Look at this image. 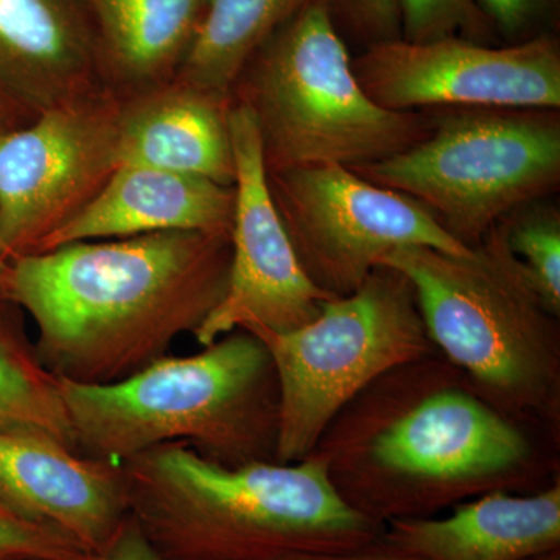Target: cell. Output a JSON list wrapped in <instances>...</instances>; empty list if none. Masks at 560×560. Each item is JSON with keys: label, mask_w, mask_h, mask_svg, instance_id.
<instances>
[{"label": "cell", "mask_w": 560, "mask_h": 560, "mask_svg": "<svg viewBox=\"0 0 560 560\" xmlns=\"http://www.w3.org/2000/svg\"><path fill=\"white\" fill-rule=\"evenodd\" d=\"M91 560H167L161 555L149 539L143 536L142 530L128 515L121 528L117 530L114 539L92 556Z\"/></svg>", "instance_id": "26"}, {"label": "cell", "mask_w": 560, "mask_h": 560, "mask_svg": "<svg viewBox=\"0 0 560 560\" xmlns=\"http://www.w3.org/2000/svg\"><path fill=\"white\" fill-rule=\"evenodd\" d=\"M400 38L408 43H429L458 38L489 44L497 35L475 0H397Z\"/></svg>", "instance_id": "22"}, {"label": "cell", "mask_w": 560, "mask_h": 560, "mask_svg": "<svg viewBox=\"0 0 560 560\" xmlns=\"http://www.w3.org/2000/svg\"><path fill=\"white\" fill-rule=\"evenodd\" d=\"M331 16L357 39L371 44L400 38L397 0H327Z\"/></svg>", "instance_id": "24"}, {"label": "cell", "mask_w": 560, "mask_h": 560, "mask_svg": "<svg viewBox=\"0 0 560 560\" xmlns=\"http://www.w3.org/2000/svg\"><path fill=\"white\" fill-rule=\"evenodd\" d=\"M235 210L226 294L194 337L201 348L234 330L275 334L300 329L318 318L330 301L302 270L268 189L259 130L253 114L232 101Z\"/></svg>", "instance_id": "12"}, {"label": "cell", "mask_w": 560, "mask_h": 560, "mask_svg": "<svg viewBox=\"0 0 560 560\" xmlns=\"http://www.w3.org/2000/svg\"><path fill=\"white\" fill-rule=\"evenodd\" d=\"M267 179L302 270L331 300L359 290L390 250H470L418 201L375 186L348 167L285 168L267 172Z\"/></svg>", "instance_id": "9"}, {"label": "cell", "mask_w": 560, "mask_h": 560, "mask_svg": "<svg viewBox=\"0 0 560 560\" xmlns=\"http://www.w3.org/2000/svg\"><path fill=\"white\" fill-rule=\"evenodd\" d=\"M75 544L0 508V560H91Z\"/></svg>", "instance_id": "23"}, {"label": "cell", "mask_w": 560, "mask_h": 560, "mask_svg": "<svg viewBox=\"0 0 560 560\" xmlns=\"http://www.w3.org/2000/svg\"><path fill=\"white\" fill-rule=\"evenodd\" d=\"M276 560H423L416 556L405 555V552L393 550L381 544L370 545V547L359 548V550L337 551V552H296V555L283 556Z\"/></svg>", "instance_id": "27"}, {"label": "cell", "mask_w": 560, "mask_h": 560, "mask_svg": "<svg viewBox=\"0 0 560 560\" xmlns=\"http://www.w3.org/2000/svg\"><path fill=\"white\" fill-rule=\"evenodd\" d=\"M381 544L423 560H534L560 551V482L528 493L493 490L445 517L386 523Z\"/></svg>", "instance_id": "15"}, {"label": "cell", "mask_w": 560, "mask_h": 560, "mask_svg": "<svg viewBox=\"0 0 560 560\" xmlns=\"http://www.w3.org/2000/svg\"><path fill=\"white\" fill-rule=\"evenodd\" d=\"M130 515L167 560H276L359 550L385 525L353 510L312 453L294 464L224 467L186 442L124 463Z\"/></svg>", "instance_id": "3"}, {"label": "cell", "mask_w": 560, "mask_h": 560, "mask_svg": "<svg viewBox=\"0 0 560 560\" xmlns=\"http://www.w3.org/2000/svg\"><path fill=\"white\" fill-rule=\"evenodd\" d=\"M429 110V138L350 171L418 201L467 248L514 210L558 189L559 110Z\"/></svg>", "instance_id": "7"}, {"label": "cell", "mask_w": 560, "mask_h": 560, "mask_svg": "<svg viewBox=\"0 0 560 560\" xmlns=\"http://www.w3.org/2000/svg\"><path fill=\"white\" fill-rule=\"evenodd\" d=\"M124 98L103 88L0 135V248L39 253L120 167Z\"/></svg>", "instance_id": "10"}, {"label": "cell", "mask_w": 560, "mask_h": 560, "mask_svg": "<svg viewBox=\"0 0 560 560\" xmlns=\"http://www.w3.org/2000/svg\"><path fill=\"white\" fill-rule=\"evenodd\" d=\"M534 425L544 423L501 411L438 352L357 394L313 453L353 510L386 525L544 481L555 463Z\"/></svg>", "instance_id": "1"}, {"label": "cell", "mask_w": 560, "mask_h": 560, "mask_svg": "<svg viewBox=\"0 0 560 560\" xmlns=\"http://www.w3.org/2000/svg\"><path fill=\"white\" fill-rule=\"evenodd\" d=\"M10 260L7 259L2 248H0V289L3 290V278H5L7 268H9Z\"/></svg>", "instance_id": "29"}, {"label": "cell", "mask_w": 560, "mask_h": 560, "mask_svg": "<svg viewBox=\"0 0 560 560\" xmlns=\"http://www.w3.org/2000/svg\"><path fill=\"white\" fill-rule=\"evenodd\" d=\"M235 186L143 165H120L101 194L39 250L158 232L231 235Z\"/></svg>", "instance_id": "16"}, {"label": "cell", "mask_w": 560, "mask_h": 560, "mask_svg": "<svg viewBox=\"0 0 560 560\" xmlns=\"http://www.w3.org/2000/svg\"><path fill=\"white\" fill-rule=\"evenodd\" d=\"M508 246L517 257L548 311L560 316V212L534 201L501 220Z\"/></svg>", "instance_id": "21"}, {"label": "cell", "mask_w": 560, "mask_h": 560, "mask_svg": "<svg viewBox=\"0 0 560 560\" xmlns=\"http://www.w3.org/2000/svg\"><path fill=\"white\" fill-rule=\"evenodd\" d=\"M308 0H208L175 80L230 95L257 50Z\"/></svg>", "instance_id": "19"}, {"label": "cell", "mask_w": 560, "mask_h": 560, "mask_svg": "<svg viewBox=\"0 0 560 560\" xmlns=\"http://www.w3.org/2000/svg\"><path fill=\"white\" fill-rule=\"evenodd\" d=\"M84 458L124 464L186 442L224 467L276 463L279 383L267 346L248 330L224 335L190 357H164L105 386L60 381Z\"/></svg>", "instance_id": "4"}, {"label": "cell", "mask_w": 560, "mask_h": 560, "mask_svg": "<svg viewBox=\"0 0 560 560\" xmlns=\"http://www.w3.org/2000/svg\"><path fill=\"white\" fill-rule=\"evenodd\" d=\"M353 73L382 108L560 109V46L547 33L511 46L458 38L371 44Z\"/></svg>", "instance_id": "11"}, {"label": "cell", "mask_w": 560, "mask_h": 560, "mask_svg": "<svg viewBox=\"0 0 560 560\" xmlns=\"http://www.w3.org/2000/svg\"><path fill=\"white\" fill-rule=\"evenodd\" d=\"M492 27L511 44L534 38L533 32L550 16L556 0H475Z\"/></svg>", "instance_id": "25"}, {"label": "cell", "mask_w": 560, "mask_h": 560, "mask_svg": "<svg viewBox=\"0 0 560 560\" xmlns=\"http://www.w3.org/2000/svg\"><path fill=\"white\" fill-rule=\"evenodd\" d=\"M32 120L25 119L21 114L14 113L9 106L0 103V135L3 132L16 130V128L24 127V125L31 124Z\"/></svg>", "instance_id": "28"}, {"label": "cell", "mask_w": 560, "mask_h": 560, "mask_svg": "<svg viewBox=\"0 0 560 560\" xmlns=\"http://www.w3.org/2000/svg\"><path fill=\"white\" fill-rule=\"evenodd\" d=\"M231 235L158 232L11 259L3 290L36 326L58 381L105 386L168 355L226 294Z\"/></svg>", "instance_id": "2"}, {"label": "cell", "mask_w": 560, "mask_h": 560, "mask_svg": "<svg viewBox=\"0 0 560 560\" xmlns=\"http://www.w3.org/2000/svg\"><path fill=\"white\" fill-rule=\"evenodd\" d=\"M0 508L97 555L130 515L124 464L0 431Z\"/></svg>", "instance_id": "13"}, {"label": "cell", "mask_w": 560, "mask_h": 560, "mask_svg": "<svg viewBox=\"0 0 560 560\" xmlns=\"http://www.w3.org/2000/svg\"><path fill=\"white\" fill-rule=\"evenodd\" d=\"M232 97L173 79L124 98L120 165H143L235 186Z\"/></svg>", "instance_id": "17"}, {"label": "cell", "mask_w": 560, "mask_h": 560, "mask_svg": "<svg viewBox=\"0 0 560 560\" xmlns=\"http://www.w3.org/2000/svg\"><path fill=\"white\" fill-rule=\"evenodd\" d=\"M0 431L58 442L77 452L60 381L40 364L22 308L0 289Z\"/></svg>", "instance_id": "20"}, {"label": "cell", "mask_w": 560, "mask_h": 560, "mask_svg": "<svg viewBox=\"0 0 560 560\" xmlns=\"http://www.w3.org/2000/svg\"><path fill=\"white\" fill-rule=\"evenodd\" d=\"M232 101L250 110L267 172L355 168L429 138L431 110H389L368 97L327 0H308L242 70Z\"/></svg>", "instance_id": "6"}, {"label": "cell", "mask_w": 560, "mask_h": 560, "mask_svg": "<svg viewBox=\"0 0 560 560\" xmlns=\"http://www.w3.org/2000/svg\"><path fill=\"white\" fill-rule=\"evenodd\" d=\"M248 331L267 346L278 375L279 464L311 456L338 412L383 374L438 353L410 280L385 264L349 296L323 302L307 326Z\"/></svg>", "instance_id": "8"}, {"label": "cell", "mask_w": 560, "mask_h": 560, "mask_svg": "<svg viewBox=\"0 0 560 560\" xmlns=\"http://www.w3.org/2000/svg\"><path fill=\"white\" fill-rule=\"evenodd\" d=\"M81 0H0V102L27 119L103 90Z\"/></svg>", "instance_id": "14"}, {"label": "cell", "mask_w": 560, "mask_h": 560, "mask_svg": "<svg viewBox=\"0 0 560 560\" xmlns=\"http://www.w3.org/2000/svg\"><path fill=\"white\" fill-rule=\"evenodd\" d=\"M106 90L136 97L171 83L189 54L208 0H81Z\"/></svg>", "instance_id": "18"}, {"label": "cell", "mask_w": 560, "mask_h": 560, "mask_svg": "<svg viewBox=\"0 0 560 560\" xmlns=\"http://www.w3.org/2000/svg\"><path fill=\"white\" fill-rule=\"evenodd\" d=\"M534 560H560V551L548 552V555L540 556V558Z\"/></svg>", "instance_id": "30"}, {"label": "cell", "mask_w": 560, "mask_h": 560, "mask_svg": "<svg viewBox=\"0 0 560 560\" xmlns=\"http://www.w3.org/2000/svg\"><path fill=\"white\" fill-rule=\"evenodd\" d=\"M381 264L407 276L434 348L485 399L559 429V318L511 253L501 221L469 253L404 246Z\"/></svg>", "instance_id": "5"}]
</instances>
